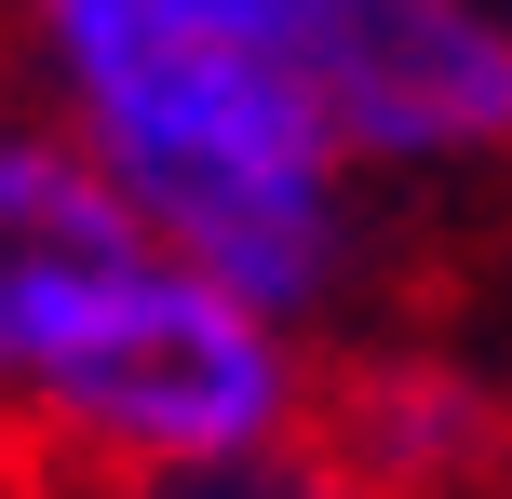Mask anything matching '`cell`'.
Wrapping results in <instances>:
<instances>
[{
    "mask_svg": "<svg viewBox=\"0 0 512 499\" xmlns=\"http://www.w3.org/2000/svg\"><path fill=\"white\" fill-rule=\"evenodd\" d=\"M27 419L54 432L68 459H95L108 486L122 473H203V459H256L297 446V338H270L256 311L203 284V270L162 257L95 338L68 351Z\"/></svg>",
    "mask_w": 512,
    "mask_h": 499,
    "instance_id": "7a4b0ae2",
    "label": "cell"
},
{
    "mask_svg": "<svg viewBox=\"0 0 512 499\" xmlns=\"http://www.w3.org/2000/svg\"><path fill=\"white\" fill-rule=\"evenodd\" d=\"M108 499H378V486H351L324 446H256V459H203V473H122Z\"/></svg>",
    "mask_w": 512,
    "mask_h": 499,
    "instance_id": "8992f818",
    "label": "cell"
},
{
    "mask_svg": "<svg viewBox=\"0 0 512 499\" xmlns=\"http://www.w3.org/2000/svg\"><path fill=\"white\" fill-rule=\"evenodd\" d=\"M283 54L337 162L512 149V14L486 0H283Z\"/></svg>",
    "mask_w": 512,
    "mask_h": 499,
    "instance_id": "3957f363",
    "label": "cell"
},
{
    "mask_svg": "<svg viewBox=\"0 0 512 499\" xmlns=\"http://www.w3.org/2000/svg\"><path fill=\"white\" fill-rule=\"evenodd\" d=\"M486 446V405L459 392V378H351V419H337V473L351 486H378V499H405L418 473H445V459H472Z\"/></svg>",
    "mask_w": 512,
    "mask_h": 499,
    "instance_id": "5b68a950",
    "label": "cell"
},
{
    "mask_svg": "<svg viewBox=\"0 0 512 499\" xmlns=\"http://www.w3.org/2000/svg\"><path fill=\"white\" fill-rule=\"evenodd\" d=\"M41 41L81 162L176 270L270 338L351 284V203L283 54V0H41Z\"/></svg>",
    "mask_w": 512,
    "mask_h": 499,
    "instance_id": "6da1fadb",
    "label": "cell"
},
{
    "mask_svg": "<svg viewBox=\"0 0 512 499\" xmlns=\"http://www.w3.org/2000/svg\"><path fill=\"white\" fill-rule=\"evenodd\" d=\"M162 270V243L122 216V189L81 162V135L0 122V405H41L68 351Z\"/></svg>",
    "mask_w": 512,
    "mask_h": 499,
    "instance_id": "277c9868",
    "label": "cell"
}]
</instances>
